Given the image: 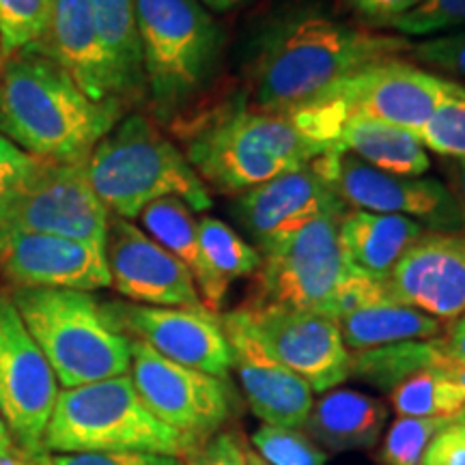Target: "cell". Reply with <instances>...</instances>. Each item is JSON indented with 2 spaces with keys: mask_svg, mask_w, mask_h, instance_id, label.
<instances>
[{
  "mask_svg": "<svg viewBox=\"0 0 465 465\" xmlns=\"http://www.w3.org/2000/svg\"><path fill=\"white\" fill-rule=\"evenodd\" d=\"M411 42L401 35L353 28L322 14L289 15L261 37L248 74L254 108L282 113L360 69L397 61Z\"/></svg>",
  "mask_w": 465,
  "mask_h": 465,
  "instance_id": "obj_1",
  "label": "cell"
},
{
  "mask_svg": "<svg viewBox=\"0 0 465 465\" xmlns=\"http://www.w3.org/2000/svg\"><path fill=\"white\" fill-rule=\"evenodd\" d=\"M121 102H93L37 44L3 58L0 134L31 158L86 162L124 119Z\"/></svg>",
  "mask_w": 465,
  "mask_h": 465,
  "instance_id": "obj_2",
  "label": "cell"
},
{
  "mask_svg": "<svg viewBox=\"0 0 465 465\" xmlns=\"http://www.w3.org/2000/svg\"><path fill=\"white\" fill-rule=\"evenodd\" d=\"M201 182L237 196L332 151L311 136L293 113H272L242 100L182 114L168 124Z\"/></svg>",
  "mask_w": 465,
  "mask_h": 465,
  "instance_id": "obj_3",
  "label": "cell"
},
{
  "mask_svg": "<svg viewBox=\"0 0 465 465\" xmlns=\"http://www.w3.org/2000/svg\"><path fill=\"white\" fill-rule=\"evenodd\" d=\"M86 177L110 216L138 218L149 203L177 196L194 212L213 205L207 185L183 151L155 125L134 113L116 124L91 151Z\"/></svg>",
  "mask_w": 465,
  "mask_h": 465,
  "instance_id": "obj_4",
  "label": "cell"
},
{
  "mask_svg": "<svg viewBox=\"0 0 465 465\" xmlns=\"http://www.w3.org/2000/svg\"><path fill=\"white\" fill-rule=\"evenodd\" d=\"M136 26L151 114L173 124L212 84L224 31L199 0H136Z\"/></svg>",
  "mask_w": 465,
  "mask_h": 465,
  "instance_id": "obj_5",
  "label": "cell"
},
{
  "mask_svg": "<svg viewBox=\"0 0 465 465\" xmlns=\"http://www.w3.org/2000/svg\"><path fill=\"white\" fill-rule=\"evenodd\" d=\"M9 293L63 391L130 375V336L110 323L91 293L72 289H14Z\"/></svg>",
  "mask_w": 465,
  "mask_h": 465,
  "instance_id": "obj_6",
  "label": "cell"
},
{
  "mask_svg": "<svg viewBox=\"0 0 465 465\" xmlns=\"http://www.w3.org/2000/svg\"><path fill=\"white\" fill-rule=\"evenodd\" d=\"M44 446L48 455L158 452L179 459L196 449L151 414L130 375L58 392Z\"/></svg>",
  "mask_w": 465,
  "mask_h": 465,
  "instance_id": "obj_7",
  "label": "cell"
},
{
  "mask_svg": "<svg viewBox=\"0 0 465 465\" xmlns=\"http://www.w3.org/2000/svg\"><path fill=\"white\" fill-rule=\"evenodd\" d=\"M345 209L323 213L287 242L261 254V265L243 306H281L325 315L336 289L351 272L339 242Z\"/></svg>",
  "mask_w": 465,
  "mask_h": 465,
  "instance_id": "obj_8",
  "label": "cell"
},
{
  "mask_svg": "<svg viewBox=\"0 0 465 465\" xmlns=\"http://www.w3.org/2000/svg\"><path fill=\"white\" fill-rule=\"evenodd\" d=\"M108 223V209L86 177V162L37 160L0 205V232H42L106 248Z\"/></svg>",
  "mask_w": 465,
  "mask_h": 465,
  "instance_id": "obj_9",
  "label": "cell"
},
{
  "mask_svg": "<svg viewBox=\"0 0 465 465\" xmlns=\"http://www.w3.org/2000/svg\"><path fill=\"white\" fill-rule=\"evenodd\" d=\"M58 392L54 371L22 322L11 293L0 291V416L15 449L33 465L48 461L44 438Z\"/></svg>",
  "mask_w": 465,
  "mask_h": 465,
  "instance_id": "obj_10",
  "label": "cell"
},
{
  "mask_svg": "<svg viewBox=\"0 0 465 465\" xmlns=\"http://www.w3.org/2000/svg\"><path fill=\"white\" fill-rule=\"evenodd\" d=\"M312 166L349 207L397 213L433 232H465V205L438 179L377 171L341 147L319 155Z\"/></svg>",
  "mask_w": 465,
  "mask_h": 465,
  "instance_id": "obj_11",
  "label": "cell"
},
{
  "mask_svg": "<svg viewBox=\"0 0 465 465\" xmlns=\"http://www.w3.org/2000/svg\"><path fill=\"white\" fill-rule=\"evenodd\" d=\"M450 86V80L397 58L360 69L308 102L328 110L341 127L347 119H369L418 134Z\"/></svg>",
  "mask_w": 465,
  "mask_h": 465,
  "instance_id": "obj_12",
  "label": "cell"
},
{
  "mask_svg": "<svg viewBox=\"0 0 465 465\" xmlns=\"http://www.w3.org/2000/svg\"><path fill=\"white\" fill-rule=\"evenodd\" d=\"M132 341L130 377L149 411L196 446L216 435L232 414L226 380L188 369Z\"/></svg>",
  "mask_w": 465,
  "mask_h": 465,
  "instance_id": "obj_13",
  "label": "cell"
},
{
  "mask_svg": "<svg viewBox=\"0 0 465 465\" xmlns=\"http://www.w3.org/2000/svg\"><path fill=\"white\" fill-rule=\"evenodd\" d=\"M243 328L276 362L302 377L312 392H328L349 377L351 353L334 319L281 306H240Z\"/></svg>",
  "mask_w": 465,
  "mask_h": 465,
  "instance_id": "obj_14",
  "label": "cell"
},
{
  "mask_svg": "<svg viewBox=\"0 0 465 465\" xmlns=\"http://www.w3.org/2000/svg\"><path fill=\"white\" fill-rule=\"evenodd\" d=\"M104 312L119 332L143 341L173 362L226 380L231 347L223 322L209 311L106 302Z\"/></svg>",
  "mask_w": 465,
  "mask_h": 465,
  "instance_id": "obj_15",
  "label": "cell"
},
{
  "mask_svg": "<svg viewBox=\"0 0 465 465\" xmlns=\"http://www.w3.org/2000/svg\"><path fill=\"white\" fill-rule=\"evenodd\" d=\"M104 252L110 287L132 304L207 311L188 267L132 220L110 216Z\"/></svg>",
  "mask_w": 465,
  "mask_h": 465,
  "instance_id": "obj_16",
  "label": "cell"
},
{
  "mask_svg": "<svg viewBox=\"0 0 465 465\" xmlns=\"http://www.w3.org/2000/svg\"><path fill=\"white\" fill-rule=\"evenodd\" d=\"M345 207L332 185L308 162L237 194L231 213L252 240V246L263 254L323 213Z\"/></svg>",
  "mask_w": 465,
  "mask_h": 465,
  "instance_id": "obj_17",
  "label": "cell"
},
{
  "mask_svg": "<svg viewBox=\"0 0 465 465\" xmlns=\"http://www.w3.org/2000/svg\"><path fill=\"white\" fill-rule=\"evenodd\" d=\"M0 281L14 289L110 287L106 252L91 242L42 232H0Z\"/></svg>",
  "mask_w": 465,
  "mask_h": 465,
  "instance_id": "obj_18",
  "label": "cell"
},
{
  "mask_svg": "<svg viewBox=\"0 0 465 465\" xmlns=\"http://www.w3.org/2000/svg\"><path fill=\"white\" fill-rule=\"evenodd\" d=\"M383 284L399 304L455 322L465 315V232L427 231Z\"/></svg>",
  "mask_w": 465,
  "mask_h": 465,
  "instance_id": "obj_19",
  "label": "cell"
},
{
  "mask_svg": "<svg viewBox=\"0 0 465 465\" xmlns=\"http://www.w3.org/2000/svg\"><path fill=\"white\" fill-rule=\"evenodd\" d=\"M220 322L231 347V369H235L250 411L270 427H304L315 403L312 388L276 362L232 312H226Z\"/></svg>",
  "mask_w": 465,
  "mask_h": 465,
  "instance_id": "obj_20",
  "label": "cell"
},
{
  "mask_svg": "<svg viewBox=\"0 0 465 465\" xmlns=\"http://www.w3.org/2000/svg\"><path fill=\"white\" fill-rule=\"evenodd\" d=\"M93 102H121L127 108L119 74L104 45L91 0H54L50 26L37 42Z\"/></svg>",
  "mask_w": 465,
  "mask_h": 465,
  "instance_id": "obj_21",
  "label": "cell"
},
{
  "mask_svg": "<svg viewBox=\"0 0 465 465\" xmlns=\"http://www.w3.org/2000/svg\"><path fill=\"white\" fill-rule=\"evenodd\" d=\"M427 232L414 220L397 213H377L347 207L341 216L342 259L356 274L386 282L405 252Z\"/></svg>",
  "mask_w": 465,
  "mask_h": 465,
  "instance_id": "obj_22",
  "label": "cell"
},
{
  "mask_svg": "<svg viewBox=\"0 0 465 465\" xmlns=\"http://www.w3.org/2000/svg\"><path fill=\"white\" fill-rule=\"evenodd\" d=\"M388 420L381 399L358 391H328L312 403L306 433L330 452L371 450L380 441Z\"/></svg>",
  "mask_w": 465,
  "mask_h": 465,
  "instance_id": "obj_23",
  "label": "cell"
},
{
  "mask_svg": "<svg viewBox=\"0 0 465 465\" xmlns=\"http://www.w3.org/2000/svg\"><path fill=\"white\" fill-rule=\"evenodd\" d=\"M339 147L377 171L422 177L431 168L427 149L416 132L369 119H347L339 132Z\"/></svg>",
  "mask_w": 465,
  "mask_h": 465,
  "instance_id": "obj_24",
  "label": "cell"
},
{
  "mask_svg": "<svg viewBox=\"0 0 465 465\" xmlns=\"http://www.w3.org/2000/svg\"><path fill=\"white\" fill-rule=\"evenodd\" d=\"M336 323L347 349L353 351H366V349L405 341H435L444 336V325L440 319L424 315L416 308L399 304L394 300L358 308Z\"/></svg>",
  "mask_w": 465,
  "mask_h": 465,
  "instance_id": "obj_25",
  "label": "cell"
},
{
  "mask_svg": "<svg viewBox=\"0 0 465 465\" xmlns=\"http://www.w3.org/2000/svg\"><path fill=\"white\" fill-rule=\"evenodd\" d=\"M199 243L207 274L199 293L207 311L216 315L231 284L240 278L254 276L259 270L261 252L232 226L212 216L199 220Z\"/></svg>",
  "mask_w": 465,
  "mask_h": 465,
  "instance_id": "obj_26",
  "label": "cell"
},
{
  "mask_svg": "<svg viewBox=\"0 0 465 465\" xmlns=\"http://www.w3.org/2000/svg\"><path fill=\"white\" fill-rule=\"evenodd\" d=\"M91 9L102 42L106 45L110 58H113L116 74H119L125 104L144 100L136 0H91Z\"/></svg>",
  "mask_w": 465,
  "mask_h": 465,
  "instance_id": "obj_27",
  "label": "cell"
},
{
  "mask_svg": "<svg viewBox=\"0 0 465 465\" xmlns=\"http://www.w3.org/2000/svg\"><path fill=\"white\" fill-rule=\"evenodd\" d=\"M449 362L450 358L441 349L440 339L405 341L351 353L349 375H356L358 380L391 392L407 377L422 371H446Z\"/></svg>",
  "mask_w": 465,
  "mask_h": 465,
  "instance_id": "obj_28",
  "label": "cell"
},
{
  "mask_svg": "<svg viewBox=\"0 0 465 465\" xmlns=\"http://www.w3.org/2000/svg\"><path fill=\"white\" fill-rule=\"evenodd\" d=\"M143 229L151 240H155L162 248L174 254L188 267L194 278L196 289H203L207 281L205 263H203L201 243H199V220L194 218V209L185 205L177 196H166L149 203L138 213Z\"/></svg>",
  "mask_w": 465,
  "mask_h": 465,
  "instance_id": "obj_29",
  "label": "cell"
},
{
  "mask_svg": "<svg viewBox=\"0 0 465 465\" xmlns=\"http://www.w3.org/2000/svg\"><path fill=\"white\" fill-rule=\"evenodd\" d=\"M399 416L452 418L465 403V388L446 371H422L391 391Z\"/></svg>",
  "mask_w": 465,
  "mask_h": 465,
  "instance_id": "obj_30",
  "label": "cell"
},
{
  "mask_svg": "<svg viewBox=\"0 0 465 465\" xmlns=\"http://www.w3.org/2000/svg\"><path fill=\"white\" fill-rule=\"evenodd\" d=\"M424 149L444 158L465 160V86L452 83L438 108L418 132Z\"/></svg>",
  "mask_w": 465,
  "mask_h": 465,
  "instance_id": "obj_31",
  "label": "cell"
},
{
  "mask_svg": "<svg viewBox=\"0 0 465 465\" xmlns=\"http://www.w3.org/2000/svg\"><path fill=\"white\" fill-rule=\"evenodd\" d=\"M54 0H0V54L7 58L42 42Z\"/></svg>",
  "mask_w": 465,
  "mask_h": 465,
  "instance_id": "obj_32",
  "label": "cell"
},
{
  "mask_svg": "<svg viewBox=\"0 0 465 465\" xmlns=\"http://www.w3.org/2000/svg\"><path fill=\"white\" fill-rule=\"evenodd\" d=\"M252 446L270 465H325L328 452L300 429L261 424L252 433Z\"/></svg>",
  "mask_w": 465,
  "mask_h": 465,
  "instance_id": "obj_33",
  "label": "cell"
},
{
  "mask_svg": "<svg viewBox=\"0 0 465 465\" xmlns=\"http://www.w3.org/2000/svg\"><path fill=\"white\" fill-rule=\"evenodd\" d=\"M452 418H410L399 416L388 429L381 444L383 465H420V459L427 450L429 441L441 429L449 427Z\"/></svg>",
  "mask_w": 465,
  "mask_h": 465,
  "instance_id": "obj_34",
  "label": "cell"
},
{
  "mask_svg": "<svg viewBox=\"0 0 465 465\" xmlns=\"http://www.w3.org/2000/svg\"><path fill=\"white\" fill-rule=\"evenodd\" d=\"M401 37H435L465 28V0H422L391 26Z\"/></svg>",
  "mask_w": 465,
  "mask_h": 465,
  "instance_id": "obj_35",
  "label": "cell"
},
{
  "mask_svg": "<svg viewBox=\"0 0 465 465\" xmlns=\"http://www.w3.org/2000/svg\"><path fill=\"white\" fill-rule=\"evenodd\" d=\"M407 56L429 67L465 78V28L411 44Z\"/></svg>",
  "mask_w": 465,
  "mask_h": 465,
  "instance_id": "obj_36",
  "label": "cell"
},
{
  "mask_svg": "<svg viewBox=\"0 0 465 465\" xmlns=\"http://www.w3.org/2000/svg\"><path fill=\"white\" fill-rule=\"evenodd\" d=\"M185 465H248L246 444L232 431H218L185 457Z\"/></svg>",
  "mask_w": 465,
  "mask_h": 465,
  "instance_id": "obj_37",
  "label": "cell"
},
{
  "mask_svg": "<svg viewBox=\"0 0 465 465\" xmlns=\"http://www.w3.org/2000/svg\"><path fill=\"white\" fill-rule=\"evenodd\" d=\"M44 465H185V461L158 452H83V455H48V461Z\"/></svg>",
  "mask_w": 465,
  "mask_h": 465,
  "instance_id": "obj_38",
  "label": "cell"
},
{
  "mask_svg": "<svg viewBox=\"0 0 465 465\" xmlns=\"http://www.w3.org/2000/svg\"><path fill=\"white\" fill-rule=\"evenodd\" d=\"M420 3L422 0H342V5L371 28H391Z\"/></svg>",
  "mask_w": 465,
  "mask_h": 465,
  "instance_id": "obj_39",
  "label": "cell"
},
{
  "mask_svg": "<svg viewBox=\"0 0 465 465\" xmlns=\"http://www.w3.org/2000/svg\"><path fill=\"white\" fill-rule=\"evenodd\" d=\"M420 465H465V427L452 420L429 441Z\"/></svg>",
  "mask_w": 465,
  "mask_h": 465,
  "instance_id": "obj_40",
  "label": "cell"
},
{
  "mask_svg": "<svg viewBox=\"0 0 465 465\" xmlns=\"http://www.w3.org/2000/svg\"><path fill=\"white\" fill-rule=\"evenodd\" d=\"M35 162L37 158H31L0 134V205L17 188V183L31 173Z\"/></svg>",
  "mask_w": 465,
  "mask_h": 465,
  "instance_id": "obj_41",
  "label": "cell"
},
{
  "mask_svg": "<svg viewBox=\"0 0 465 465\" xmlns=\"http://www.w3.org/2000/svg\"><path fill=\"white\" fill-rule=\"evenodd\" d=\"M440 342L452 362L465 364V315L455 319V323L450 325L449 332L441 336Z\"/></svg>",
  "mask_w": 465,
  "mask_h": 465,
  "instance_id": "obj_42",
  "label": "cell"
},
{
  "mask_svg": "<svg viewBox=\"0 0 465 465\" xmlns=\"http://www.w3.org/2000/svg\"><path fill=\"white\" fill-rule=\"evenodd\" d=\"M199 3L207 11H213V14H229V11L240 9L242 5L250 3V0H199Z\"/></svg>",
  "mask_w": 465,
  "mask_h": 465,
  "instance_id": "obj_43",
  "label": "cell"
},
{
  "mask_svg": "<svg viewBox=\"0 0 465 465\" xmlns=\"http://www.w3.org/2000/svg\"><path fill=\"white\" fill-rule=\"evenodd\" d=\"M0 465H33L17 449L0 452Z\"/></svg>",
  "mask_w": 465,
  "mask_h": 465,
  "instance_id": "obj_44",
  "label": "cell"
},
{
  "mask_svg": "<svg viewBox=\"0 0 465 465\" xmlns=\"http://www.w3.org/2000/svg\"><path fill=\"white\" fill-rule=\"evenodd\" d=\"M455 185H457V192L455 194L459 196V201L465 205V160H459L457 162V168H455Z\"/></svg>",
  "mask_w": 465,
  "mask_h": 465,
  "instance_id": "obj_45",
  "label": "cell"
},
{
  "mask_svg": "<svg viewBox=\"0 0 465 465\" xmlns=\"http://www.w3.org/2000/svg\"><path fill=\"white\" fill-rule=\"evenodd\" d=\"M11 449H15L14 438H11L7 424H5L3 416H0V452H3V450H11Z\"/></svg>",
  "mask_w": 465,
  "mask_h": 465,
  "instance_id": "obj_46",
  "label": "cell"
},
{
  "mask_svg": "<svg viewBox=\"0 0 465 465\" xmlns=\"http://www.w3.org/2000/svg\"><path fill=\"white\" fill-rule=\"evenodd\" d=\"M446 373H449L452 380L459 381L465 388V364H457L450 360L449 366H446Z\"/></svg>",
  "mask_w": 465,
  "mask_h": 465,
  "instance_id": "obj_47",
  "label": "cell"
},
{
  "mask_svg": "<svg viewBox=\"0 0 465 465\" xmlns=\"http://www.w3.org/2000/svg\"><path fill=\"white\" fill-rule=\"evenodd\" d=\"M246 463H248V465H270V463L265 461V459H261V457L257 455V450L248 449V446H246Z\"/></svg>",
  "mask_w": 465,
  "mask_h": 465,
  "instance_id": "obj_48",
  "label": "cell"
},
{
  "mask_svg": "<svg viewBox=\"0 0 465 465\" xmlns=\"http://www.w3.org/2000/svg\"><path fill=\"white\" fill-rule=\"evenodd\" d=\"M452 420H455V422H459V424H463V427H465V403H463V407H461V410H459V411H457V414H455V416H452Z\"/></svg>",
  "mask_w": 465,
  "mask_h": 465,
  "instance_id": "obj_49",
  "label": "cell"
},
{
  "mask_svg": "<svg viewBox=\"0 0 465 465\" xmlns=\"http://www.w3.org/2000/svg\"><path fill=\"white\" fill-rule=\"evenodd\" d=\"M0 69H3V54H0Z\"/></svg>",
  "mask_w": 465,
  "mask_h": 465,
  "instance_id": "obj_50",
  "label": "cell"
}]
</instances>
